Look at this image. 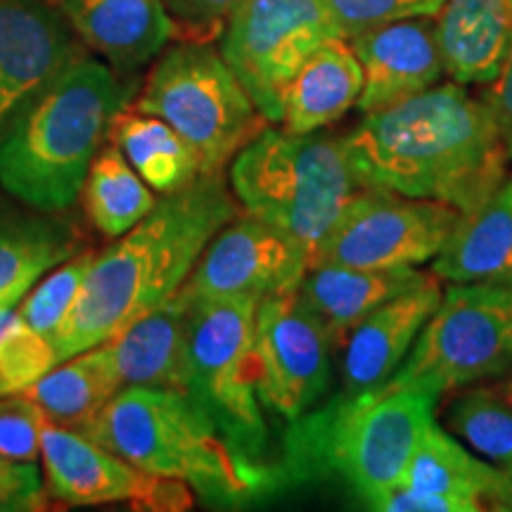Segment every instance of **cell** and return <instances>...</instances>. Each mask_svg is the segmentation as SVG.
I'll return each instance as SVG.
<instances>
[{"label":"cell","instance_id":"7a4b0ae2","mask_svg":"<svg viewBox=\"0 0 512 512\" xmlns=\"http://www.w3.org/2000/svg\"><path fill=\"white\" fill-rule=\"evenodd\" d=\"M238 216L226 171L162 195L138 226L95 254L79 299L53 337L60 363L171 302L216 233Z\"/></svg>","mask_w":512,"mask_h":512},{"label":"cell","instance_id":"52a82bcc","mask_svg":"<svg viewBox=\"0 0 512 512\" xmlns=\"http://www.w3.org/2000/svg\"><path fill=\"white\" fill-rule=\"evenodd\" d=\"M133 110L174 126L195 147L204 174H223L268 126L211 41H178L166 48L133 98Z\"/></svg>","mask_w":512,"mask_h":512},{"label":"cell","instance_id":"9c48e42d","mask_svg":"<svg viewBox=\"0 0 512 512\" xmlns=\"http://www.w3.org/2000/svg\"><path fill=\"white\" fill-rule=\"evenodd\" d=\"M185 306V304H183ZM259 299L188 304L185 394L214 420L230 446L264 463L266 422L254 380V320Z\"/></svg>","mask_w":512,"mask_h":512},{"label":"cell","instance_id":"5bb4252c","mask_svg":"<svg viewBox=\"0 0 512 512\" xmlns=\"http://www.w3.org/2000/svg\"><path fill=\"white\" fill-rule=\"evenodd\" d=\"M41 463L48 496L67 505L133 503L164 512L192 505L188 484L140 470L86 434L50 418L43 430Z\"/></svg>","mask_w":512,"mask_h":512},{"label":"cell","instance_id":"e575fe53","mask_svg":"<svg viewBox=\"0 0 512 512\" xmlns=\"http://www.w3.org/2000/svg\"><path fill=\"white\" fill-rule=\"evenodd\" d=\"M46 501V482L36 463H17L0 456V512L43 510Z\"/></svg>","mask_w":512,"mask_h":512},{"label":"cell","instance_id":"8d00e7d4","mask_svg":"<svg viewBox=\"0 0 512 512\" xmlns=\"http://www.w3.org/2000/svg\"><path fill=\"white\" fill-rule=\"evenodd\" d=\"M482 102L486 105V110L491 112V117H494V124L512 159V55L505 62L498 79L489 83V88L482 95Z\"/></svg>","mask_w":512,"mask_h":512},{"label":"cell","instance_id":"e0dca14e","mask_svg":"<svg viewBox=\"0 0 512 512\" xmlns=\"http://www.w3.org/2000/svg\"><path fill=\"white\" fill-rule=\"evenodd\" d=\"M441 283L434 273L387 304L377 306L344 339L342 396L375 392L392 380L406 356L411 354L420 330L437 311Z\"/></svg>","mask_w":512,"mask_h":512},{"label":"cell","instance_id":"ac0fdd59","mask_svg":"<svg viewBox=\"0 0 512 512\" xmlns=\"http://www.w3.org/2000/svg\"><path fill=\"white\" fill-rule=\"evenodd\" d=\"M79 41L114 72L133 76L181 38L162 0H60Z\"/></svg>","mask_w":512,"mask_h":512},{"label":"cell","instance_id":"83f0119b","mask_svg":"<svg viewBox=\"0 0 512 512\" xmlns=\"http://www.w3.org/2000/svg\"><path fill=\"white\" fill-rule=\"evenodd\" d=\"M79 200L88 221L105 238H121L155 209L157 192L128 164L124 152L110 143L93 159Z\"/></svg>","mask_w":512,"mask_h":512},{"label":"cell","instance_id":"6da1fadb","mask_svg":"<svg viewBox=\"0 0 512 512\" xmlns=\"http://www.w3.org/2000/svg\"><path fill=\"white\" fill-rule=\"evenodd\" d=\"M342 145L361 190L434 200L460 214L484 202L512 162L482 98L456 81L366 114Z\"/></svg>","mask_w":512,"mask_h":512},{"label":"cell","instance_id":"ab89813d","mask_svg":"<svg viewBox=\"0 0 512 512\" xmlns=\"http://www.w3.org/2000/svg\"><path fill=\"white\" fill-rule=\"evenodd\" d=\"M15 316V306H8V304H0V332H3L5 325L10 323V318Z\"/></svg>","mask_w":512,"mask_h":512},{"label":"cell","instance_id":"3957f363","mask_svg":"<svg viewBox=\"0 0 512 512\" xmlns=\"http://www.w3.org/2000/svg\"><path fill=\"white\" fill-rule=\"evenodd\" d=\"M133 98L136 79L86 53L74 57L0 131V190L43 214L72 207L114 119Z\"/></svg>","mask_w":512,"mask_h":512},{"label":"cell","instance_id":"277c9868","mask_svg":"<svg viewBox=\"0 0 512 512\" xmlns=\"http://www.w3.org/2000/svg\"><path fill=\"white\" fill-rule=\"evenodd\" d=\"M81 434L140 470L188 484L209 503H247L280 484L278 472L242 456L178 389H119Z\"/></svg>","mask_w":512,"mask_h":512},{"label":"cell","instance_id":"4dcf8cb0","mask_svg":"<svg viewBox=\"0 0 512 512\" xmlns=\"http://www.w3.org/2000/svg\"><path fill=\"white\" fill-rule=\"evenodd\" d=\"M57 363L53 339L31 328L15 311L0 332V396L27 394Z\"/></svg>","mask_w":512,"mask_h":512},{"label":"cell","instance_id":"f1b7e54d","mask_svg":"<svg viewBox=\"0 0 512 512\" xmlns=\"http://www.w3.org/2000/svg\"><path fill=\"white\" fill-rule=\"evenodd\" d=\"M448 427L498 467L512 465V406L496 389H470L448 406Z\"/></svg>","mask_w":512,"mask_h":512},{"label":"cell","instance_id":"484cf974","mask_svg":"<svg viewBox=\"0 0 512 512\" xmlns=\"http://www.w3.org/2000/svg\"><path fill=\"white\" fill-rule=\"evenodd\" d=\"M110 140L157 195L183 190L204 174L200 155L174 126L131 105L117 114Z\"/></svg>","mask_w":512,"mask_h":512},{"label":"cell","instance_id":"2e32d148","mask_svg":"<svg viewBox=\"0 0 512 512\" xmlns=\"http://www.w3.org/2000/svg\"><path fill=\"white\" fill-rule=\"evenodd\" d=\"M361 62L363 91L356 110H387L437 86L444 76L434 17H413L349 38Z\"/></svg>","mask_w":512,"mask_h":512},{"label":"cell","instance_id":"7402d4cb","mask_svg":"<svg viewBox=\"0 0 512 512\" xmlns=\"http://www.w3.org/2000/svg\"><path fill=\"white\" fill-rule=\"evenodd\" d=\"M124 387L178 389L188 382V309L178 297L105 342Z\"/></svg>","mask_w":512,"mask_h":512},{"label":"cell","instance_id":"ba28073f","mask_svg":"<svg viewBox=\"0 0 512 512\" xmlns=\"http://www.w3.org/2000/svg\"><path fill=\"white\" fill-rule=\"evenodd\" d=\"M512 368V285L451 283L384 392L444 394Z\"/></svg>","mask_w":512,"mask_h":512},{"label":"cell","instance_id":"60d3db41","mask_svg":"<svg viewBox=\"0 0 512 512\" xmlns=\"http://www.w3.org/2000/svg\"><path fill=\"white\" fill-rule=\"evenodd\" d=\"M48 3H55V0H48ZM57 3H60V0H57Z\"/></svg>","mask_w":512,"mask_h":512},{"label":"cell","instance_id":"d590c367","mask_svg":"<svg viewBox=\"0 0 512 512\" xmlns=\"http://www.w3.org/2000/svg\"><path fill=\"white\" fill-rule=\"evenodd\" d=\"M375 510L382 512H479L486 510L482 503L467 501V498L446 496V494H422V491L394 486Z\"/></svg>","mask_w":512,"mask_h":512},{"label":"cell","instance_id":"4fadbf2b","mask_svg":"<svg viewBox=\"0 0 512 512\" xmlns=\"http://www.w3.org/2000/svg\"><path fill=\"white\" fill-rule=\"evenodd\" d=\"M309 268L311 259L299 242L245 214L216 233L176 297L185 306L238 297L261 302L299 290Z\"/></svg>","mask_w":512,"mask_h":512},{"label":"cell","instance_id":"4316f807","mask_svg":"<svg viewBox=\"0 0 512 512\" xmlns=\"http://www.w3.org/2000/svg\"><path fill=\"white\" fill-rule=\"evenodd\" d=\"M501 475V467L477 458L470 448L441 430L437 420L427 425L411 460L399 479V486L422 494H446L486 503ZM486 508V505H484Z\"/></svg>","mask_w":512,"mask_h":512},{"label":"cell","instance_id":"d6a6232c","mask_svg":"<svg viewBox=\"0 0 512 512\" xmlns=\"http://www.w3.org/2000/svg\"><path fill=\"white\" fill-rule=\"evenodd\" d=\"M48 415L29 394L0 396V456L36 463Z\"/></svg>","mask_w":512,"mask_h":512},{"label":"cell","instance_id":"603a6c76","mask_svg":"<svg viewBox=\"0 0 512 512\" xmlns=\"http://www.w3.org/2000/svg\"><path fill=\"white\" fill-rule=\"evenodd\" d=\"M363 91L361 62L344 38H330L292 76L283 93V124L290 133L323 131L356 107Z\"/></svg>","mask_w":512,"mask_h":512},{"label":"cell","instance_id":"f35d334b","mask_svg":"<svg viewBox=\"0 0 512 512\" xmlns=\"http://www.w3.org/2000/svg\"><path fill=\"white\" fill-rule=\"evenodd\" d=\"M494 389L512 406V368L505 375H501V382H498Z\"/></svg>","mask_w":512,"mask_h":512},{"label":"cell","instance_id":"ffe728a7","mask_svg":"<svg viewBox=\"0 0 512 512\" xmlns=\"http://www.w3.org/2000/svg\"><path fill=\"white\" fill-rule=\"evenodd\" d=\"M446 283L512 285V178L463 211L432 259V271Z\"/></svg>","mask_w":512,"mask_h":512},{"label":"cell","instance_id":"44dd1931","mask_svg":"<svg viewBox=\"0 0 512 512\" xmlns=\"http://www.w3.org/2000/svg\"><path fill=\"white\" fill-rule=\"evenodd\" d=\"M427 273L418 268H351L316 264L304 275L299 292L328 330L332 347L344 344L351 330L377 306L420 285Z\"/></svg>","mask_w":512,"mask_h":512},{"label":"cell","instance_id":"9a60e30c","mask_svg":"<svg viewBox=\"0 0 512 512\" xmlns=\"http://www.w3.org/2000/svg\"><path fill=\"white\" fill-rule=\"evenodd\" d=\"M83 43L48 0H0V131L50 76L79 57Z\"/></svg>","mask_w":512,"mask_h":512},{"label":"cell","instance_id":"74e56055","mask_svg":"<svg viewBox=\"0 0 512 512\" xmlns=\"http://www.w3.org/2000/svg\"><path fill=\"white\" fill-rule=\"evenodd\" d=\"M486 508L498 510V512H512V465L501 467V475L491 491V496L486 498Z\"/></svg>","mask_w":512,"mask_h":512},{"label":"cell","instance_id":"8fae6325","mask_svg":"<svg viewBox=\"0 0 512 512\" xmlns=\"http://www.w3.org/2000/svg\"><path fill=\"white\" fill-rule=\"evenodd\" d=\"M460 211L387 190H361L320 245L316 264L418 268L441 252Z\"/></svg>","mask_w":512,"mask_h":512},{"label":"cell","instance_id":"30bf717a","mask_svg":"<svg viewBox=\"0 0 512 512\" xmlns=\"http://www.w3.org/2000/svg\"><path fill=\"white\" fill-rule=\"evenodd\" d=\"M219 38L249 98L268 124H280L287 83L337 34L323 0H242Z\"/></svg>","mask_w":512,"mask_h":512},{"label":"cell","instance_id":"1f68e13d","mask_svg":"<svg viewBox=\"0 0 512 512\" xmlns=\"http://www.w3.org/2000/svg\"><path fill=\"white\" fill-rule=\"evenodd\" d=\"M337 38H354L363 31L413 17H437L444 0H323Z\"/></svg>","mask_w":512,"mask_h":512},{"label":"cell","instance_id":"f546056e","mask_svg":"<svg viewBox=\"0 0 512 512\" xmlns=\"http://www.w3.org/2000/svg\"><path fill=\"white\" fill-rule=\"evenodd\" d=\"M93 259L95 252L83 249V252L74 254L72 259L55 266L53 271H48L24 294L22 302L17 304V316L27 320L34 330L53 339L57 330L62 328L64 320H67L76 299H79L83 280L91 271Z\"/></svg>","mask_w":512,"mask_h":512},{"label":"cell","instance_id":"836d02e7","mask_svg":"<svg viewBox=\"0 0 512 512\" xmlns=\"http://www.w3.org/2000/svg\"><path fill=\"white\" fill-rule=\"evenodd\" d=\"M176 19L178 41H214L242 0H162Z\"/></svg>","mask_w":512,"mask_h":512},{"label":"cell","instance_id":"d6986e66","mask_svg":"<svg viewBox=\"0 0 512 512\" xmlns=\"http://www.w3.org/2000/svg\"><path fill=\"white\" fill-rule=\"evenodd\" d=\"M434 29L444 76L489 86L512 55V0H444Z\"/></svg>","mask_w":512,"mask_h":512},{"label":"cell","instance_id":"d4e9b609","mask_svg":"<svg viewBox=\"0 0 512 512\" xmlns=\"http://www.w3.org/2000/svg\"><path fill=\"white\" fill-rule=\"evenodd\" d=\"M119 389H124V384L110 347L98 344L57 363L27 394L57 425L83 432Z\"/></svg>","mask_w":512,"mask_h":512},{"label":"cell","instance_id":"7c38bea8","mask_svg":"<svg viewBox=\"0 0 512 512\" xmlns=\"http://www.w3.org/2000/svg\"><path fill=\"white\" fill-rule=\"evenodd\" d=\"M332 342L302 292L261 299L254 320V380L261 408L285 420L328 392Z\"/></svg>","mask_w":512,"mask_h":512},{"label":"cell","instance_id":"5b68a950","mask_svg":"<svg viewBox=\"0 0 512 512\" xmlns=\"http://www.w3.org/2000/svg\"><path fill=\"white\" fill-rule=\"evenodd\" d=\"M439 394L394 389L339 394L330 406L290 420L280 484L335 475L375 510L411 460L422 432L434 422Z\"/></svg>","mask_w":512,"mask_h":512},{"label":"cell","instance_id":"8992f818","mask_svg":"<svg viewBox=\"0 0 512 512\" xmlns=\"http://www.w3.org/2000/svg\"><path fill=\"white\" fill-rule=\"evenodd\" d=\"M240 209L299 242L311 266L344 207L361 192L342 138L268 124L228 166Z\"/></svg>","mask_w":512,"mask_h":512},{"label":"cell","instance_id":"cb8c5ba5","mask_svg":"<svg viewBox=\"0 0 512 512\" xmlns=\"http://www.w3.org/2000/svg\"><path fill=\"white\" fill-rule=\"evenodd\" d=\"M38 214L0 202V304L15 309L43 275L83 252L72 228Z\"/></svg>","mask_w":512,"mask_h":512}]
</instances>
